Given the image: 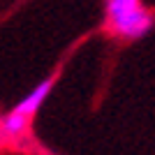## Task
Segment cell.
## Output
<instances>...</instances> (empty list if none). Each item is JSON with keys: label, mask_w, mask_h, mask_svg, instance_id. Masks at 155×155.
<instances>
[{"label": "cell", "mask_w": 155, "mask_h": 155, "mask_svg": "<svg viewBox=\"0 0 155 155\" xmlns=\"http://www.w3.org/2000/svg\"><path fill=\"white\" fill-rule=\"evenodd\" d=\"M104 26L114 37L134 42L155 28V16L141 0H104Z\"/></svg>", "instance_id": "obj_1"}, {"label": "cell", "mask_w": 155, "mask_h": 155, "mask_svg": "<svg viewBox=\"0 0 155 155\" xmlns=\"http://www.w3.org/2000/svg\"><path fill=\"white\" fill-rule=\"evenodd\" d=\"M53 81H56V77H49V79H44V81H39L30 93H26V95L16 102L14 109L19 111V114H23V116L32 118L39 109H42L44 100L49 97V93H51V88H53Z\"/></svg>", "instance_id": "obj_2"}, {"label": "cell", "mask_w": 155, "mask_h": 155, "mask_svg": "<svg viewBox=\"0 0 155 155\" xmlns=\"http://www.w3.org/2000/svg\"><path fill=\"white\" fill-rule=\"evenodd\" d=\"M28 127H30V118L19 114L16 109L7 111L5 116H0V141L2 143H12L16 139L28 134Z\"/></svg>", "instance_id": "obj_3"}]
</instances>
